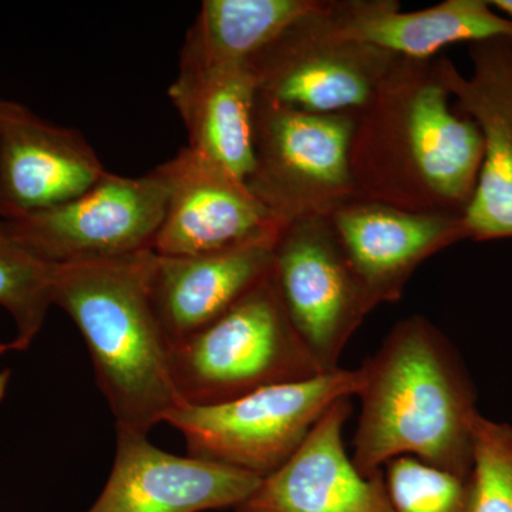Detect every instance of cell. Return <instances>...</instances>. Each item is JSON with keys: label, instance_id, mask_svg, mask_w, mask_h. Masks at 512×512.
Returning <instances> with one entry per match:
<instances>
[{"label": "cell", "instance_id": "6da1fadb", "mask_svg": "<svg viewBox=\"0 0 512 512\" xmlns=\"http://www.w3.org/2000/svg\"><path fill=\"white\" fill-rule=\"evenodd\" d=\"M450 99L436 59L394 60L355 116L349 160L360 198L406 211L466 214L484 140Z\"/></svg>", "mask_w": 512, "mask_h": 512}, {"label": "cell", "instance_id": "7a4b0ae2", "mask_svg": "<svg viewBox=\"0 0 512 512\" xmlns=\"http://www.w3.org/2000/svg\"><path fill=\"white\" fill-rule=\"evenodd\" d=\"M352 460L366 477L399 457L470 478L476 392L450 340L423 315L407 316L359 367Z\"/></svg>", "mask_w": 512, "mask_h": 512}, {"label": "cell", "instance_id": "3957f363", "mask_svg": "<svg viewBox=\"0 0 512 512\" xmlns=\"http://www.w3.org/2000/svg\"><path fill=\"white\" fill-rule=\"evenodd\" d=\"M151 254L55 265L52 292L86 340L116 429L143 434L183 406L148 289Z\"/></svg>", "mask_w": 512, "mask_h": 512}, {"label": "cell", "instance_id": "277c9868", "mask_svg": "<svg viewBox=\"0 0 512 512\" xmlns=\"http://www.w3.org/2000/svg\"><path fill=\"white\" fill-rule=\"evenodd\" d=\"M175 390L183 406H215L322 375L288 318L274 274L224 315L171 349Z\"/></svg>", "mask_w": 512, "mask_h": 512}, {"label": "cell", "instance_id": "5b68a950", "mask_svg": "<svg viewBox=\"0 0 512 512\" xmlns=\"http://www.w3.org/2000/svg\"><path fill=\"white\" fill-rule=\"evenodd\" d=\"M360 389V369L339 367L215 406H181L165 423L183 434L188 456L265 478L295 454L333 403Z\"/></svg>", "mask_w": 512, "mask_h": 512}, {"label": "cell", "instance_id": "8992f818", "mask_svg": "<svg viewBox=\"0 0 512 512\" xmlns=\"http://www.w3.org/2000/svg\"><path fill=\"white\" fill-rule=\"evenodd\" d=\"M355 116L311 113L258 93L247 184L281 227L329 218L360 198L349 160Z\"/></svg>", "mask_w": 512, "mask_h": 512}, {"label": "cell", "instance_id": "52a82bcc", "mask_svg": "<svg viewBox=\"0 0 512 512\" xmlns=\"http://www.w3.org/2000/svg\"><path fill=\"white\" fill-rule=\"evenodd\" d=\"M168 192L163 165L138 177L107 173L60 207L5 222L13 238L46 264L123 258L153 251Z\"/></svg>", "mask_w": 512, "mask_h": 512}, {"label": "cell", "instance_id": "ba28073f", "mask_svg": "<svg viewBox=\"0 0 512 512\" xmlns=\"http://www.w3.org/2000/svg\"><path fill=\"white\" fill-rule=\"evenodd\" d=\"M274 281L293 329L323 372L373 311L328 218L289 222L274 247Z\"/></svg>", "mask_w": 512, "mask_h": 512}, {"label": "cell", "instance_id": "9c48e42d", "mask_svg": "<svg viewBox=\"0 0 512 512\" xmlns=\"http://www.w3.org/2000/svg\"><path fill=\"white\" fill-rule=\"evenodd\" d=\"M325 3L276 37L251 69L268 99L311 113L357 114L399 56L336 35L323 15Z\"/></svg>", "mask_w": 512, "mask_h": 512}, {"label": "cell", "instance_id": "30bf717a", "mask_svg": "<svg viewBox=\"0 0 512 512\" xmlns=\"http://www.w3.org/2000/svg\"><path fill=\"white\" fill-rule=\"evenodd\" d=\"M473 73L464 77L448 57L436 59L456 110L470 117L484 140L476 194L464 214L468 238H512V36L468 45Z\"/></svg>", "mask_w": 512, "mask_h": 512}, {"label": "cell", "instance_id": "8fae6325", "mask_svg": "<svg viewBox=\"0 0 512 512\" xmlns=\"http://www.w3.org/2000/svg\"><path fill=\"white\" fill-rule=\"evenodd\" d=\"M107 173L80 131L0 97V220H25L60 207Z\"/></svg>", "mask_w": 512, "mask_h": 512}, {"label": "cell", "instance_id": "7c38bea8", "mask_svg": "<svg viewBox=\"0 0 512 512\" xmlns=\"http://www.w3.org/2000/svg\"><path fill=\"white\" fill-rule=\"evenodd\" d=\"M163 165L168 202L153 251L165 256L212 254L278 237L281 225L247 181L190 148Z\"/></svg>", "mask_w": 512, "mask_h": 512}, {"label": "cell", "instance_id": "4fadbf2b", "mask_svg": "<svg viewBox=\"0 0 512 512\" xmlns=\"http://www.w3.org/2000/svg\"><path fill=\"white\" fill-rule=\"evenodd\" d=\"M148 434L117 429L109 480L86 512H204L238 508L262 478L153 446Z\"/></svg>", "mask_w": 512, "mask_h": 512}, {"label": "cell", "instance_id": "5bb4252c", "mask_svg": "<svg viewBox=\"0 0 512 512\" xmlns=\"http://www.w3.org/2000/svg\"><path fill=\"white\" fill-rule=\"evenodd\" d=\"M328 221L373 309L399 302L423 262L468 238L464 215L400 210L366 198Z\"/></svg>", "mask_w": 512, "mask_h": 512}, {"label": "cell", "instance_id": "9a60e30c", "mask_svg": "<svg viewBox=\"0 0 512 512\" xmlns=\"http://www.w3.org/2000/svg\"><path fill=\"white\" fill-rule=\"evenodd\" d=\"M350 397L333 403L288 461L235 512H394L384 473L366 477L346 451Z\"/></svg>", "mask_w": 512, "mask_h": 512}, {"label": "cell", "instance_id": "2e32d148", "mask_svg": "<svg viewBox=\"0 0 512 512\" xmlns=\"http://www.w3.org/2000/svg\"><path fill=\"white\" fill-rule=\"evenodd\" d=\"M276 238L212 254L165 256L153 251L148 289L171 349L207 328L271 274Z\"/></svg>", "mask_w": 512, "mask_h": 512}, {"label": "cell", "instance_id": "e0dca14e", "mask_svg": "<svg viewBox=\"0 0 512 512\" xmlns=\"http://www.w3.org/2000/svg\"><path fill=\"white\" fill-rule=\"evenodd\" d=\"M323 15L336 35L407 59H433L454 43L512 36V20L490 0H446L416 12H403L397 0H326Z\"/></svg>", "mask_w": 512, "mask_h": 512}, {"label": "cell", "instance_id": "ac0fdd59", "mask_svg": "<svg viewBox=\"0 0 512 512\" xmlns=\"http://www.w3.org/2000/svg\"><path fill=\"white\" fill-rule=\"evenodd\" d=\"M188 133V148L247 181L254 170L258 83L251 67H183L168 89Z\"/></svg>", "mask_w": 512, "mask_h": 512}, {"label": "cell", "instance_id": "d6986e66", "mask_svg": "<svg viewBox=\"0 0 512 512\" xmlns=\"http://www.w3.org/2000/svg\"><path fill=\"white\" fill-rule=\"evenodd\" d=\"M320 0H205L188 30L180 66L251 67L259 53Z\"/></svg>", "mask_w": 512, "mask_h": 512}, {"label": "cell", "instance_id": "ffe728a7", "mask_svg": "<svg viewBox=\"0 0 512 512\" xmlns=\"http://www.w3.org/2000/svg\"><path fill=\"white\" fill-rule=\"evenodd\" d=\"M53 272L55 265L20 245L0 220V306L15 322L13 350H28L45 325L53 305Z\"/></svg>", "mask_w": 512, "mask_h": 512}, {"label": "cell", "instance_id": "44dd1931", "mask_svg": "<svg viewBox=\"0 0 512 512\" xmlns=\"http://www.w3.org/2000/svg\"><path fill=\"white\" fill-rule=\"evenodd\" d=\"M394 512H470V478H461L410 456L383 470Z\"/></svg>", "mask_w": 512, "mask_h": 512}, {"label": "cell", "instance_id": "7402d4cb", "mask_svg": "<svg viewBox=\"0 0 512 512\" xmlns=\"http://www.w3.org/2000/svg\"><path fill=\"white\" fill-rule=\"evenodd\" d=\"M470 487V512H512L510 424L477 417Z\"/></svg>", "mask_w": 512, "mask_h": 512}, {"label": "cell", "instance_id": "603a6c76", "mask_svg": "<svg viewBox=\"0 0 512 512\" xmlns=\"http://www.w3.org/2000/svg\"><path fill=\"white\" fill-rule=\"evenodd\" d=\"M490 3L497 12L512 20V0H490Z\"/></svg>", "mask_w": 512, "mask_h": 512}, {"label": "cell", "instance_id": "cb8c5ba5", "mask_svg": "<svg viewBox=\"0 0 512 512\" xmlns=\"http://www.w3.org/2000/svg\"><path fill=\"white\" fill-rule=\"evenodd\" d=\"M10 373L8 370L6 372L0 373V400L5 396L6 387H8Z\"/></svg>", "mask_w": 512, "mask_h": 512}]
</instances>
